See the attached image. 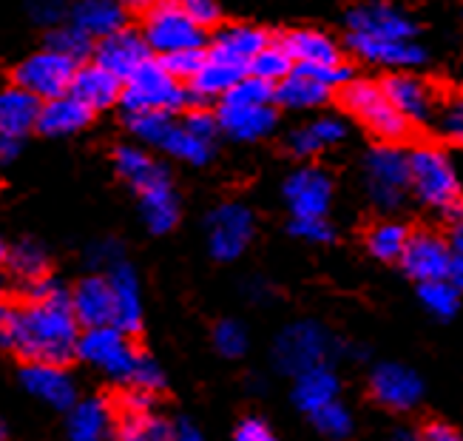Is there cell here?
I'll return each instance as SVG.
<instances>
[{
    "instance_id": "obj_22",
    "label": "cell",
    "mask_w": 463,
    "mask_h": 441,
    "mask_svg": "<svg viewBox=\"0 0 463 441\" xmlns=\"http://www.w3.org/2000/svg\"><path fill=\"white\" fill-rule=\"evenodd\" d=\"M219 129L231 139L239 143H253V139L268 137L276 129V109L273 106H241V103H225L216 111Z\"/></svg>"
},
{
    "instance_id": "obj_62",
    "label": "cell",
    "mask_w": 463,
    "mask_h": 441,
    "mask_svg": "<svg viewBox=\"0 0 463 441\" xmlns=\"http://www.w3.org/2000/svg\"><path fill=\"white\" fill-rule=\"evenodd\" d=\"M392 441H424V436H420V433H410V430H401V433H395Z\"/></svg>"
},
{
    "instance_id": "obj_13",
    "label": "cell",
    "mask_w": 463,
    "mask_h": 441,
    "mask_svg": "<svg viewBox=\"0 0 463 441\" xmlns=\"http://www.w3.org/2000/svg\"><path fill=\"white\" fill-rule=\"evenodd\" d=\"M347 32L355 34H367V37H384V40H415L418 26L415 20L401 12L398 6L381 4H361L347 12Z\"/></svg>"
},
{
    "instance_id": "obj_52",
    "label": "cell",
    "mask_w": 463,
    "mask_h": 441,
    "mask_svg": "<svg viewBox=\"0 0 463 441\" xmlns=\"http://www.w3.org/2000/svg\"><path fill=\"white\" fill-rule=\"evenodd\" d=\"M179 4H183V9H185L203 29L219 24V6H216V0H179Z\"/></svg>"
},
{
    "instance_id": "obj_16",
    "label": "cell",
    "mask_w": 463,
    "mask_h": 441,
    "mask_svg": "<svg viewBox=\"0 0 463 441\" xmlns=\"http://www.w3.org/2000/svg\"><path fill=\"white\" fill-rule=\"evenodd\" d=\"M347 49L355 57L367 60V63L387 66V69H412L427 60L424 46L415 43V40H384V37L347 32Z\"/></svg>"
},
{
    "instance_id": "obj_27",
    "label": "cell",
    "mask_w": 463,
    "mask_h": 441,
    "mask_svg": "<svg viewBox=\"0 0 463 441\" xmlns=\"http://www.w3.org/2000/svg\"><path fill=\"white\" fill-rule=\"evenodd\" d=\"M330 94H333V89L327 83H321V80L313 72H307L305 66H296L276 86V103L285 109H293V111H307V109L325 106Z\"/></svg>"
},
{
    "instance_id": "obj_14",
    "label": "cell",
    "mask_w": 463,
    "mask_h": 441,
    "mask_svg": "<svg viewBox=\"0 0 463 441\" xmlns=\"http://www.w3.org/2000/svg\"><path fill=\"white\" fill-rule=\"evenodd\" d=\"M94 60L99 66H106L109 72H114L126 83L131 74H137L151 60V46L143 32L119 29L103 40H97Z\"/></svg>"
},
{
    "instance_id": "obj_26",
    "label": "cell",
    "mask_w": 463,
    "mask_h": 441,
    "mask_svg": "<svg viewBox=\"0 0 463 441\" xmlns=\"http://www.w3.org/2000/svg\"><path fill=\"white\" fill-rule=\"evenodd\" d=\"M69 20L89 37L103 40L126 29V4L123 0H77L69 12Z\"/></svg>"
},
{
    "instance_id": "obj_54",
    "label": "cell",
    "mask_w": 463,
    "mask_h": 441,
    "mask_svg": "<svg viewBox=\"0 0 463 441\" xmlns=\"http://www.w3.org/2000/svg\"><path fill=\"white\" fill-rule=\"evenodd\" d=\"M154 402V393L143 388H131L128 393L119 396V410L123 413H148Z\"/></svg>"
},
{
    "instance_id": "obj_37",
    "label": "cell",
    "mask_w": 463,
    "mask_h": 441,
    "mask_svg": "<svg viewBox=\"0 0 463 441\" xmlns=\"http://www.w3.org/2000/svg\"><path fill=\"white\" fill-rule=\"evenodd\" d=\"M159 151H165V154L183 159V163H191V166H205L213 157V143L205 137L194 134L185 123H174V129L168 131L165 143L159 146Z\"/></svg>"
},
{
    "instance_id": "obj_57",
    "label": "cell",
    "mask_w": 463,
    "mask_h": 441,
    "mask_svg": "<svg viewBox=\"0 0 463 441\" xmlns=\"http://www.w3.org/2000/svg\"><path fill=\"white\" fill-rule=\"evenodd\" d=\"M455 254H452V268H449V283L458 288V291H463V251L460 248H452Z\"/></svg>"
},
{
    "instance_id": "obj_48",
    "label": "cell",
    "mask_w": 463,
    "mask_h": 441,
    "mask_svg": "<svg viewBox=\"0 0 463 441\" xmlns=\"http://www.w3.org/2000/svg\"><path fill=\"white\" fill-rule=\"evenodd\" d=\"M435 123H438V131L444 134L447 139L463 146V94L447 100V103L438 109Z\"/></svg>"
},
{
    "instance_id": "obj_12",
    "label": "cell",
    "mask_w": 463,
    "mask_h": 441,
    "mask_svg": "<svg viewBox=\"0 0 463 441\" xmlns=\"http://www.w3.org/2000/svg\"><path fill=\"white\" fill-rule=\"evenodd\" d=\"M452 245L444 236L420 231L412 234L407 251L401 256V268L407 271V276H412L415 283H432V279H449V268H452Z\"/></svg>"
},
{
    "instance_id": "obj_2",
    "label": "cell",
    "mask_w": 463,
    "mask_h": 441,
    "mask_svg": "<svg viewBox=\"0 0 463 441\" xmlns=\"http://www.w3.org/2000/svg\"><path fill=\"white\" fill-rule=\"evenodd\" d=\"M410 166H412V194L420 203L444 216H460L463 188L452 159L435 146H418L410 151Z\"/></svg>"
},
{
    "instance_id": "obj_9",
    "label": "cell",
    "mask_w": 463,
    "mask_h": 441,
    "mask_svg": "<svg viewBox=\"0 0 463 441\" xmlns=\"http://www.w3.org/2000/svg\"><path fill=\"white\" fill-rule=\"evenodd\" d=\"M327 350H330V336L325 333V328L316 322H296L279 333L273 359L281 373L298 376L310 368L325 365Z\"/></svg>"
},
{
    "instance_id": "obj_38",
    "label": "cell",
    "mask_w": 463,
    "mask_h": 441,
    "mask_svg": "<svg viewBox=\"0 0 463 441\" xmlns=\"http://www.w3.org/2000/svg\"><path fill=\"white\" fill-rule=\"evenodd\" d=\"M410 236L412 234L401 223H378L367 234V248L375 259H381V263H392V259L404 256Z\"/></svg>"
},
{
    "instance_id": "obj_33",
    "label": "cell",
    "mask_w": 463,
    "mask_h": 441,
    "mask_svg": "<svg viewBox=\"0 0 463 441\" xmlns=\"http://www.w3.org/2000/svg\"><path fill=\"white\" fill-rule=\"evenodd\" d=\"M139 211L151 234H168L179 223V197L168 183H159L148 191L139 194Z\"/></svg>"
},
{
    "instance_id": "obj_25",
    "label": "cell",
    "mask_w": 463,
    "mask_h": 441,
    "mask_svg": "<svg viewBox=\"0 0 463 441\" xmlns=\"http://www.w3.org/2000/svg\"><path fill=\"white\" fill-rule=\"evenodd\" d=\"M91 109L86 103L69 91L63 97L54 100H43V109H40V120H37V131L46 137H69L83 131L91 123Z\"/></svg>"
},
{
    "instance_id": "obj_59",
    "label": "cell",
    "mask_w": 463,
    "mask_h": 441,
    "mask_svg": "<svg viewBox=\"0 0 463 441\" xmlns=\"http://www.w3.org/2000/svg\"><path fill=\"white\" fill-rule=\"evenodd\" d=\"M174 441H205V438H203V433H199L191 422H179Z\"/></svg>"
},
{
    "instance_id": "obj_21",
    "label": "cell",
    "mask_w": 463,
    "mask_h": 441,
    "mask_svg": "<svg viewBox=\"0 0 463 441\" xmlns=\"http://www.w3.org/2000/svg\"><path fill=\"white\" fill-rule=\"evenodd\" d=\"M111 288H114V325L126 333H139L143 328V293H139L137 271L119 259L109 271Z\"/></svg>"
},
{
    "instance_id": "obj_60",
    "label": "cell",
    "mask_w": 463,
    "mask_h": 441,
    "mask_svg": "<svg viewBox=\"0 0 463 441\" xmlns=\"http://www.w3.org/2000/svg\"><path fill=\"white\" fill-rule=\"evenodd\" d=\"M126 9H134V12H148L151 6L163 4V0H123Z\"/></svg>"
},
{
    "instance_id": "obj_11",
    "label": "cell",
    "mask_w": 463,
    "mask_h": 441,
    "mask_svg": "<svg viewBox=\"0 0 463 441\" xmlns=\"http://www.w3.org/2000/svg\"><path fill=\"white\" fill-rule=\"evenodd\" d=\"M281 197L293 216H327L333 203V179L316 166H301L285 179Z\"/></svg>"
},
{
    "instance_id": "obj_32",
    "label": "cell",
    "mask_w": 463,
    "mask_h": 441,
    "mask_svg": "<svg viewBox=\"0 0 463 441\" xmlns=\"http://www.w3.org/2000/svg\"><path fill=\"white\" fill-rule=\"evenodd\" d=\"M347 137V126L335 117H318L313 123L298 126L296 131H290L288 137V149L296 157H316L325 149L335 146L338 139Z\"/></svg>"
},
{
    "instance_id": "obj_46",
    "label": "cell",
    "mask_w": 463,
    "mask_h": 441,
    "mask_svg": "<svg viewBox=\"0 0 463 441\" xmlns=\"http://www.w3.org/2000/svg\"><path fill=\"white\" fill-rule=\"evenodd\" d=\"M213 348L228 356V359H239L241 353L248 350V333L239 322L233 319H222V322H216L213 328Z\"/></svg>"
},
{
    "instance_id": "obj_42",
    "label": "cell",
    "mask_w": 463,
    "mask_h": 441,
    "mask_svg": "<svg viewBox=\"0 0 463 441\" xmlns=\"http://www.w3.org/2000/svg\"><path fill=\"white\" fill-rule=\"evenodd\" d=\"M418 299L432 316L438 319H452L460 302V291L449 283V279H432V283H420Z\"/></svg>"
},
{
    "instance_id": "obj_4",
    "label": "cell",
    "mask_w": 463,
    "mask_h": 441,
    "mask_svg": "<svg viewBox=\"0 0 463 441\" xmlns=\"http://www.w3.org/2000/svg\"><path fill=\"white\" fill-rule=\"evenodd\" d=\"M123 109L126 114H137V111H179L191 106V91L183 86V80H176L159 57L148 60V63L139 69L137 74H131L126 80L123 89Z\"/></svg>"
},
{
    "instance_id": "obj_51",
    "label": "cell",
    "mask_w": 463,
    "mask_h": 441,
    "mask_svg": "<svg viewBox=\"0 0 463 441\" xmlns=\"http://www.w3.org/2000/svg\"><path fill=\"white\" fill-rule=\"evenodd\" d=\"M183 123H185L194 134L211 139V143H213V137H216L219 131H222V129H219V117L211 114V111H205V109H194V111H188Z\"/></svg>"
},
{
    "instance_id": "obj_45",
    "label": "cell",
    "mask_w": 463,
    "mask_h": 441,
    "mask_svg": "<svg viewBox=\"0 0 463 441\" xmlns=\"http://www.w3.org/2000/svg\"><path fill=\"white\" fill-rule=\"evenodd\" d=\"M313 425L318 433H325L330 438H345L353 430V416L347 413L345 405L330 402V405H325L321 410L313 413Z\"/></svg>"
},
{
    "instance_id": "obj_19",
    "label": "cell",
    "mask_w": 463,
    "mask_h": 441,
    "mask_svg": "<svg viewBox=\"0 0 463 441\" xmlns=\"http://www.w3.org/2000/svg\"><path fill=\"white\" fill-rule=\"evenodd\" d=\"M381 83H384L395 109L404 114L410 123H430V120L438 114L435 94H432L430 83H424V80L415 74H407V69L390 74L387 80H381Z\"/></svg>"
},
{
    "instance_id": "obj_30",
    "label": "cell",
    "mask_w": 463,
    "mask_h": 441,
    "mask_svg": "<svg viewBox=\"0 0 463 441\" xmlns=\"http://www.w3.org/2000/svg\"><path fill=\"white\" fill-rule=\"evenodd\" d=\"M285 49L293 54L296 66H330V63H345L341 60V49L333 43V37H327L325 32H313V29H296L288 32L285 37H279Z\"/></svg>"
},
{
    "instance_id": "obj_24",
    "label": "cell",
    "mask_w": 463,
    "mask_h": 441,
    "mask_svg": "<svg viewBox=\"0 0 463 441\" xmlns=\"http://www.w3.org/2000/svg\"><path fill=\"white\" fill-rule=\"evenodd\" d=\"M270 43L268 34L256 29V26H245V24H236V26H225L219 29L213 37V46H211V57L216 60H225V63H236V66H245L250 72L253 57Z\"/></svg>"
},
{
    "instance_id": "obj_36",
    "label": "cell",
    "mask_w": 463,
    "mask_h": 441,
    "mask_svg": "<svg viewBox=\"0 0 463 441\" xmlns=\"http://www.w3.org/2000/svg\"><path fill=\"white\" fill-rule=\"evenodd\" d=\"M117 441H174L176 427L163 416L148 413H123L117 425Z\"/></svg>"
},
{
    "instance_id": "obj_34",
    "label": "cell",
    "mask_w": 463,
    "mask_h": 441,
    "mask_svg": "<svg viewBox=\"0 0 463 441\" xmlns=\"http://www.w3.org/2000/svg\"><path fill=\"white\" fill-rule=\"evenodd\" d=\"M4 268L6 273H12L17 283H34V279L46 276L49 271V256L43 251V245H37L34 239H20L14 245H4Z\"/></svg>"
},
{
    "instance_id": "obj_58",
    "label": "cell",
    "mask_w": 463,
    "mask_h": 441,
    "mask_svg": "<svg viewBox=\"0 0 463 441\" xmlns=\"http://www.w3.org/2000/svg\"><path fill=\"white\" fill-rule=\"evenodd\" d=\"M20 143H24V139L0 137V157H4V163H12V159L20 154Z\"/></svg>"
},
{
    "instance_id": "obj_47",
    "label": "cell",
    "mask_w": 463,
    "mask_h": 441,
    "mask_svg": "<svg viewBox=\"0 0 463 441\" xmlns=\"http://www.w3.org/2000/svg\"><path fill=\"white\" fill-rule=\"evenodd\" d=\"M290 234L296 239H301V243H313V245H327L335 236L333 225L325 216H293Z\"/></svg>"
},
{
    "instance_id": "obj_15",
    "label": "cell",
    "mask_w": 463,
    "mask_h": 441,
    "mask_svg": "<svg viewBox=\"0 0 463 441\" xmlns=\"http://www.w3.org/2000/svg\"><path fill=\"white\" fill-rule=\"evenodd\" d=\"M370 393L373 398L387 410H398L404 413L410 407H415L420 402V393H424V385L415 370L404 368V365H378L370 376Z\"/></svg>"
},
{
    "instance_id": "obj_17",
    "label": "cell",
    "mask_w": 463,
    "mask_h": 441,
    "mask_svg": "<svg viewBox=\"0 0 463 441\" xmlns=\"http://www.w3.org/2000/svg\"><path fill=\"white\" fill-rule=\"evenodd\" d=\"M63 368L66 365L26 362L24 370H20V382H24V388L32 396H37L40 402L52 405L54 410H71L77 405V388Z\"/></svg>"
},
{
    "instance_id": "obj_55",
    "label": "cell",
    "mask_w": 463,
    "mask_h": 441,
    "mask_svg": "<svg viewBox=\"0 0 463 441\" xmlns=\"http://www.w3.org/2000/svg\"><path fill=\"white\" fill-rule=\"evenodd\" d=\"M420 436H424V441H463V436L447 422H430L420 430Z\"/></svg>"
},
{
    "instance_id": "obj_49",
    "label": "cell",
    "mask_w": 463,
    "mask_h": 441,
    "mask_svg": "<svg viewBox=\"0 0 463 441\" xmlns=\"http://www.w3.org/2000/svg\"><path fill=\"white\" fill-rule=\"evenodd\" d=\"M131 385L151 390V393L165 388V373H163V368L156 365V359H151L148 353H139V362H137V370L131 376Z\"/></svg>"
},
{
    "instance_id": "obj_40",
    "label": "cell",
    "mask_w": 463,
    "mask_h": 441,
    "mask_svg": "<svg viewBox=\"0 0 463 441\" xmlns=\"http://www.w3.org/2000/svg\"><path fill=\"white\" fill-rule=\"evenodd\" d=\"M296 69V60L293 54L285 49V43L281 40H276V43H268L265 49H261L256 57H253V63H250V74L256 77H265L270 80V83H281L290 72Z\"/></svg>"
},
{
    "instance_id": "obj_8",
    "label": "cell",
    "mask_w": 463,
    "mask_h": 441,
    "mask_svg": "<svg viewBox=\"0 0 463 441\" xmlns=\"http://www.w3.org/2000/svg\"><path fill=\"white\" fill-rule=\"evenodd\" d=\"M77 69H80L77 60L46 46L29 54L26 60H20L12 72V83L32 91L40 100H54L71 91Z\"/></svg>"
},
{
    "instance_id": "obj_50",
    "label": "cell",
    "mask_w": 463,
    "mask_h": 441,
    "mask_svg": "<svg viewBox=\"0 0 463 441\" xmlns=\"http://www.w3.org/2000/svg\"><path fill=\"white\" fill-rule=\"evenodd\" d=\"M71 12L66 0H29V14L40 26H60V20Z\"/></svg>"
},
{
    "instance_id": "obj_53",
    "label": "cell",
    "mask_w": 463,
    "mask_h": 441,
    "mask_svg": "<svg viewBox=\"0 0 463 441\" xmlns=\"http://www.w3.org/2000/svg\"><path fill=\"white\" fill-rule=\"evenodd\" d=\"M233 441H276V436L270 433V427L261 422V418H241L236 433H233Z\"/></svg>"
},
{
    "instance_id": "obj_31",
    "label": "cell",
    "mask_w": 463,
    "mask_h": 441,
    "mask_svg": "<svg viewBox=\"0 0 463 441\" xmlns=\"http://www.w3.org/2000/svg\"><path fill=\"white\" fill-rule=\"evenodd\" d=\"M338 398V379L330 368L318 365V368H310L305 373L296 376V388H293V402L298 410L305 413H316L325 405L335 402Z\"/></svg>"
},
{
    "instance_id": "obj_29",
    "label": "cell",
    "mask_w": 463,
    "mask_h": 441,
    "mask_svg": "<svg viewBox=\"0 0 463 441\" xmlns=\"http://www.w3.org/2000/svg\"><path fill=\"white\" fill-rule=\"evenodd\" d=\"M245 74H248L245 66L225 63V60H216V57L208 54L205 66L199 69V74L188 83L191 103L194 106H203V103H208V100H213V97L222 100Z\"/></svg>"
},
{
    "instance_id": "obj_28",
    "label": "cell",
    "mask_w": 463,
    "mask_h": 441,
    "mask_svg": "<svg viewBox=\"0 0 463 441\" xmlns=\"http://www.w3.org/2000/svg\"><path fill=\"white\" fill-rule=\"evenodd\" d=\"M114 166H117V174L123 177L137 194L171 179L168 168L163 163H156V159L139 146H119L114 154Z\"/></svg>"
},
{
    "instance_id": "obj_5",
    "label": "cell",
    "mask_w": 463,
    "mask_h": 441,
    "mask_svg": "<svg viewBox=\"0 0 463 441\" xmlns=\"http://www.w3.org/2000/svg\"><path fill=\"white\" fill-rule=\"evenodd\" d=\"M364 186L375 208L381 211L401 208L407 191L412 188L410 151L398 149L395 143L375 146L364 159Z\"/></svg>"
},
{
    "instance_id": "obj_35",
    "label": "cell",
    "mask_w": 463,
    "mask_h": 441,
    "mask_svg": "<svg viewBox=\"0 0 463 441\" xmlns=\"http://www.w3.org/2000/svg\"><path fill=\"white\" fill-rule=\"evenodd\" d=\"M111 410L103 398L77 402L69 416V441H99L109 430Z\"/></svg>"
},
{
    "instance_id": "obj_18",
    "label": "cell",
    "mask_w": 463,
    "mask_h": 441,
    "mask_svg": "<svg viewBox=\"0 0 463 441\" xmlns=\"http://www.w3.org/2000/svg\"><path fill=\"white\" fill-rule=\"evenodd\" d=\"M71 308L86 328L114 325V288L109 276H86L71 291Z\"/></svg>"
},
{
    "instance_id": "obj_3",
    "label": "cell",
    "mask_w": 463,
    "mask_h": 441,
    "mask_svg": "<svg viewBox=\"0 0 463 441\" xmlns=\"http://www.w3.org/2000/svg\"><path fill=\"white\" fill-rule=\"evenodd\" d=\"M341 106L381 143H398L410 131V120L395 109L384 83H375V80H350L341 89Z\"/></svg>"
},
{
    "instance_id": "obj_39",
    "label": "cell",
    "mask_w": 463,
    "mask_h": 441,
    "mask_svg": "<svg viewBox=\"0 0 463 441\" xmlns=\"http://www.w3.org/2000/svg\"><path fill=\"white\" fill-rule=\"evenodd\" d=\"M46 46L66 54L71 60H77V63H83V60L94 57V37H89L83 29H77L71 20L63 26H52V32L46 34Z\"/></svg>"
},
{
    "instance_id": "obj_10",
    "label": "cell",
    "mask_w": 463,
    "mask_h": 441,
    "mask_svg": "<svg viewBox=\"0 0 463 441\" xmlns=\"http://www.w3.org/2000/svg\"><path fill=\"white\" fill-rule=\"evenodd\" d=\"M253 211L241 203H222L208 214V251L219 263L245 254L253 239Z\"/></svg>"
},
{
    "instance_id": "obj_20",
    "label": "cell",
    "mask_w": 463,
    "mask_h": 441,
    "mask_svg": "<svg viewBox=\"0 0 463 441\" xmlns=\"http://www.w3.org/2000/svg\"><path fill=\"white\" fill-rule=\"evenodd\" d=\"M123 89L126 83L119 80L114 72H109L106 66H99L97 60L91 63L80 66L74 74V83H71V94L86 103L91 111H106L111 106H117L123 100Z\"/></svg>"
},
{
    "instance_id": "obj_6",
    "label": "cell",
    "mask_w": 463,
    "mask_h": 441,
    "mask_svg": "<svg viewBox=\"0 0 463 441\" xmlns=\"http://www.w3.org/2000/svg\"><path fill=\"white\" fill-rule=\"evenodd\" d=\"M139 353L131 333L119 331L117 325H103V328H86L83 336H80V348H77V359L99 368L106 376L117 379V382H131V376L137 370Z\"/></svg>"
},
{
    "instance_id": "obj_43",
    "label": "cell",
    "mask_w": 463,
    "mask_h": 441,
    "mask_svg": "<svg viewBox=\"0 0 463 441\" xmlns=\"http://www.w3.org/2000/svg\"><path fill=\"white\" fill-rule=\"evenodd\" d=\"M222 100L225 103H241V106H273L276 103V83L248 72Z\"/></svg>"
},
{
    "instance_id": "obj_23",
    "label": "cell",
    "mask_w": 463,
    "mask_h": 441,
    "mask_svg": "<svg viewBox=\"0 0 463 441\" xmlns=\"http://www.w3.org/2000/svg\"><path fill=\"white\" fill-rule=\"evenodd\" d=\"M40 109H43V100L12 83L0 94V137L24 139L29 131H37Z\"/></svg>"
},
{
    "instance_id": "obj_1",
    "label": "cell",
    "mask_w": 463,
    "mask_h": 441,
    "mask_svg": "<svg viewBox=\"0 0 463 441\" xmlns=\"http://www.w3.org/2000/svg\"><path fill=\"white\" fill-rule=\"evenodd\" d=\"M80 319L71 308V293L57 288L52 296L14 308H0V342L24 362L69 365L80 348Z\"/></svg>"
},
{
    "instance_id": "obj_56",
    "label": "cell",
    "mask_w": 463,
    "mask_h": 441,
    "mask_svg": "<svg viewBox=\"0 0 463 441\" xmlns=\"http://www.w3.org/2000/svg\"><path fill=\"white\" fill-rule=\"evenodd\" d=\"M91 259H94V265H117L119 263V248L114 245V239H111V243H109V239H106V243H97L94 248H91Z\"/></svg>"
},
{
    "instance_id": "obj_44",
    "label": "cell",
    "mask_w": 463,
    "mask_h": 441,
    "mask_svg": "<svg viewBox=\"0 0 463 441\" xmlns=\"http://www.w3.org/2000/svg\"><path fill=\"white\" fill-rule=\"evenodd\" d=\"M205 60H208V52L203 46H194V49L163 54V57H159V63H163L176 80H183V83H191V80L199 74V69L205 66Z\"/></svg>"
},
{
    "instance_id": "obj_7",
    "label": "cell",
    "mask_w": 463,
    "mask_h": 441,
    "mask_svg": "<svg viewBox=\"0 0 463 441\" xmlns=\"http://www.w3.org/2000/svg\"><path fill=\"white\" fill-rule=\"evenodd\" d=\"M143 34L156 57L205 43V29L183 9L179 0H163L151 6L143 20Z\"/></svg>"
},
{
    "instance_id": "obj_61",
    "label": "cell",
    "mask_w": 463,
    "mask_h": 441,
    "mask_svg": "<svg viewBox=\"0 0 463 441\" xmlns=\"http://www.w3.org/2000/svg\"><path fill=\"white\" fill-rule=\"evenodd\" d=\"M452 248H460L463 251V214H460L458 225H455V234H452Z\"/></svg>"
},
{
    "instance_id": "obj_41",
    "label": "cell",
    "mask_w": 463,
    "mask_h": 441,
    "mask_svg": "<svg viewBox=\"0 0 463 441\" xmlns=\"http://www.w3.org/2000/svg\"><path fill=\"white\" fill-rule=\"evenodd\" d=\"M174 123H176V120L171 117V111H137V114H128L131 134L139 139V143H146L151 149H159L165 143V137L174 129Z\"/></svg>"
}]
</instances>
